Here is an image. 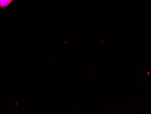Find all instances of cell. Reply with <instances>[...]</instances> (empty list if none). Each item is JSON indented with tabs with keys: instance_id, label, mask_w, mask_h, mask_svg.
Listing matches in <instances>:
<instances>
[{
	"instance_id": "obj_1",
	"label": "cell",
	"mask_w": 151,
	"mask_h": 114,
	"mask_svg": "<svg viewBox=\"0 0 151 114\" xmlns=\"http://www.w3.org/2000/svg\"><path fill=\"white\" fill-rule=\"evenodd\" d=\"M13 0H0V7L5 8L10 5Z\"/></svg>"
}]
</instances>
